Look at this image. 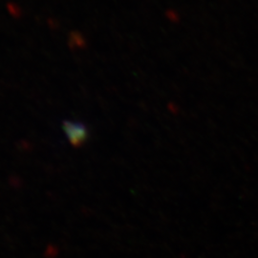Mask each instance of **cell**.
<instances>
[{"mask_svg":"<svg viewBox=\"0 0 258 258\" xmlns=\"http://www.w3.org/2000/svg\"><path fill=\"white\" fill-rule=\"evenodd\" d=\"M62 127L67 138L75 148L82 147L89 138V129L83 122L65 120Z\"/></svg>","mask_w":258,"mask_h":258,"instance_id":"6da1fadb","label":"cell"}]
</instances>
